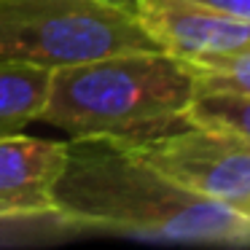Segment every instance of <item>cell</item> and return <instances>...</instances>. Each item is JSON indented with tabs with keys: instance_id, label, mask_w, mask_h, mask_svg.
I'll return each mask as SVG.
<instances>
[{
	"instance_id": "obj_10",
	"label": "cell",
	"mask_w": 250,
	"mask_h": 250,
	"mask_svg": "<svg viewBox=\"0 0 250 250\" xmlns=\"http://www.w3.org/2000/svg\"><path fill=\"white\" fill-rule=\"evenodd\" d=\"M196 3L218 8L223 14H231V17H239L245 22H250V0H196Z\"/></svg>"
},
{
	"instance_id": "obj_4",
	"label": "cell",
	"mask_w": 250,
	"mask_h": 250,
	"mask_svg": "<svg viewBox=\"0 0 250 250\" xmlns=\"http://www.w3.org/2000/svg\"><path fill=\"white\" fill-rule=\"evenodd\" d=\"M121 146L180 188L250 212V143L245 137L186 124Z\"/></svg>"
},
{
	"instance_id": "obj_8",
	"label": "cell",
	"mask_w": 250,
	"mask_h": 250,
	"mask_svg": "<svg viewBox=\"0 0 250 250\" xmlns=\"http://www.w3.org/2000/svg\"><path fill=\"white\" fill-rule=\"evenodd\" d=\"M194 76L196 94H239L250 97V49L231 57L186 62Z\"/></svg>"
},
{
	"instance_id": "obj_5",
	"label": "cell",
	"mask_w": 250,
	"mask_h": 250,
	"mask_svg": "<svg viewBox=\"0 0 250 250\" xmlns=\"http://www.w3.org/2000/svg\"><path fill=\"white\" fill-rule=\"evenodd\" d=\"M135 17L162 51L205 62L250 49V22L196 0H135Z\"/></svg>"
},
{
	"instance_id": "obj_9",
	"label": "cell",
	"mask_w": 250,
	"mask_h": 250,
	"mask_svg": "<svg viewBox=\"0 0 250 250\" xmlns=\"http://www.w3.org/2000/svg\"><path fill=\"white\" fill-rule=\"evenodd\" d=\"M186 121L234 132L250 143V97L239 94H196L186 110Z\"/></svg>"
},
{
	"instance_id": "obj_7",
	"label": "cell",
	"mask_w": 250,
	"mask_h": 250,
	"mask_svg": "<svg viewBox=\"0 0 250 250\" xmlns=\"http://www.w3.org/2000/svg\"><path fill=\"white\" fill-rule=\"evenodd\" d=\"M51 70L22 62H0V135L38 121L49 94Z\"/></svg>"
},
{
	"instance_id": "obj_3",
	"label": "cell",
	"mask_w": 250,
	"mask_h": 250,
	"mask_svg": "<svg viewBox=\"0 0 250 250\" xmlns=\"http://www.w3.org/2000/svg\"><path fill=\"white\" fill-rule=\"evenodd\" d=\"M124 51H162L129 8L105 0H0V62L57 70Z\"/></svg>"
},
{
	"instance_id": "obj_11",
	"label": "cell",
	"mask_w": 250,
	"mask_h": 250,
	"mask_svg": "<svg viewBox=\"0 0 250 250\" xmlns=\"http://www.w3.org/2000/svg\"><path fill=\"white\" fill-rule=\"evenodd\" d=\"M105 3H113V6H121V8H129V11H135V0H105Z\"/></svg>"
},
{
	"instance_id": "obj_6",
	"label": "cell",
	"mask_w": 250,
	"mask_h": 250,
	"mask_svg": "<svg viewBox=\"0 0 250 250\" xmlns=\"http://www.w3.org/2000/svg\"><path fill=\"white\" fill-rule=\"evenodd\" d=\"M67 143L0 135V215L46 212L54 207V186L62 175Z\"/></svg>"
},
{
	"instance_id": "obj_2",
	"label": "cell",
	"mask_w": 250,
	"mask_h": 250,
	"mask_svg": "<svg viewBox=\"0 0 250 250\" xmlns=\"http://www.w3.org/2000/svg\"><path fill=\"white\" fill-rule=\"evenodd\" d=\"M196 97L188 65L167 51H124L51 70L38 121L70 137L137 143L186 126Z\"/></svg>"
},
{
	"instance_id": "obj_1",
	"label": "cell",
	"mask_w": 250,
	"mask_h": 250,
	"mask_svg": "<svg viewBox=\"0 0 250 250\" xmlns=\"http://www.w3.org/2000/svg\"><path fill=\"white\" fill-rule=\"evenodd\" d=\"M54 207L86 234L205 245L250 242V212L180 188L105 137L67 140Z\"/></svg>"
}]
</instances>
